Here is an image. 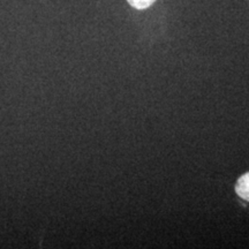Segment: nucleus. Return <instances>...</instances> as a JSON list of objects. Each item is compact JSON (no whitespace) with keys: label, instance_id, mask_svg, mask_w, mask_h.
Returning <instances> with one entry per match:
<instances>
[{"label":"nucleus","instance_id":"obj_2","mask_svg":"<svg viewBox=\"0 0 249 249\" xmlns=\"http://www.w3.org/2000/svg\"><path fill=\"white\" fill-rule=\"evenodd\" d=\"M155 1L156 0H127V2H128L132 7L140 9V11L149 8L150 6L154 5Z\"/></svg>","mask_w":249,"mask_h":249},{"label":"nucleus","instance_id":"obj_1","mask_svg":"<svg viewBox=\"0 0 249 249\" xmlns=\"http://www.w3.org/2000/svg\"><path fill=\"white\" fill-rule=\"evenodd\" d=\"M235 193L242 200L249 202V172L242 174L235 183Z\"/></svg>","mask_w":249,"mask_h":249}]
</instances>
